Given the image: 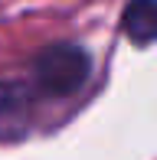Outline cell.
Listing matches in <instances>:
<instances>
[{
    "mask_svg": "<svg viewBox=\"0 0 157 160\" xmlns=\"http://www.w3.org/2000/svg\"><path fill=\"white\" fill-rule=\"evenodd\" d=\"M89 72H92V56L82 46H72V42H59V46L43 49L36 65H33L39 92H46L49 98L75 95L85 85Z\"/></svg>",
    "mask_w": 157,
    "mask_h": 160,
    "instance_id": "cell-1",
    "label": "cell"
},
{
    "mask_svg": "<svg viewBox=\"0 0 157 160\" xmlns=\"http://www.w3.org/2000/svg\"><path fill=\"white\" fill-rule=\"evenodd\" d=\"M33 114V95L23 82H0V141L26 134Z\"/></svg>",
    "mask_w": 157,
    "mask_h": 160,
    "instance_id": "cell-2",
    "label": "cell"
},
{
    "mask_svg": "<svg viewBox=\"0 0 157 160\" xmlns=\"http://www.w3.org/2000/svg\"><path fill=\"white\" fill-rule=\"evenodd\" d=\"M121 30L134 46H151L157 39V0H128L121 10Z\"/></svg>",
    "mask_w": 157,
    "mask_h": 160,
    "instance_id": "cell-3",
    "label": "cell"
}]
</instances>
